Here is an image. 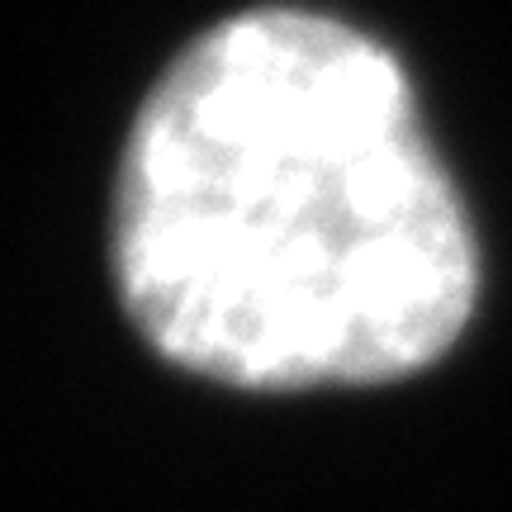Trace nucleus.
<instances>
[{"label": "nucleus", "instance_id": "1", "mask_svg": "<svg viewBox=\"0 0 512 512\" xmlns=\"http://www.w3.org/2000/svg\"><path fill=\"white\" fill-rule=\"evenodd\" d=\"M114 275L166 361L242 389L375 384L456 347L470 214L399 57L313 10H242L138 110Z\"/></svg>", "mask_w": 512, "mask_h": 512}]
</instances>
